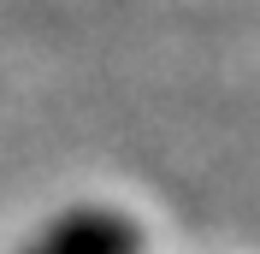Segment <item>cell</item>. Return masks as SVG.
<instances>
[{
	"label": "cell",
	"instance_id": "6da1fadb",
	"mask_svg": "<svg viewBox=\"0 0 260 254\" xmlns=\"http://www.w3.org/2000/svg\"><path fill=\"white\" fill-rule=\"evenodd\" d=\"M24 254H142V231L118 207H71Z\"/></svg>",
	"mask_w": 260,
	"mask_h": 254
}]
</instances>
